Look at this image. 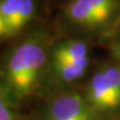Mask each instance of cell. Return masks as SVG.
Segmentation results:
<instances>
[{"label": "cell", "mask_w": 120, "mask_h": 120, "mask_svg": "<svg viewBox=\"0 0 120 120\" xmlns=\"http://www.w3.org/2000/svg\"><path fill=\"white\" fill-rule=\"evenodd\" d=\"M46 34L32 32L13 46L0 64V88L18 103L34 92L49 61Z\"/></svg>", "instance_id": "1"}, {"label": "cell", "mask_w": 120, "mask_h": 120, "mask_svg": "<svg viewBox=\"0 0 120 120\" xmlns=\"http://www.w3.org/2000/svg\"><path fill=\"white\" fill-rule=\"evenodd\" d=\"M119 10V0H70L64 16L71 25L87 30L107 26Z\"/></svg>", "instance_id": "2"}, {"label": "cell", "mask_w": 120, "mask_h": 120, "mask_svg": "<svg viewBox=\"0 0 120 120\" xmlns=\"http://www.w3.org/2000/svg\"><path fill=\"white\" fill-rule=\"evenodd\" d=\"M47 120H94V110L79 94H62L51 100L46 110Z\"/></svg>", "instance_id": "3"}, {"label": "cell", "mask_w": 120, "mask_h": 120, "mask_svg": "<svg viewBox=\"0 0 120 120\" xmlns=\"http://www.w3.org/2000/svg\"><path fill=\"white\" fill-rule=\"evenodd\" d=\"M36 12L34 0H0L4 38H12L25 30Z\"/></svg>", "instance_id": "4"}, {"label": "cell", "mask_w": 120, "mask_h": 120, "mask_svg": "<svg viewBox=\"0 0 120 120\" xmlns=\"http://www.w3.org/2000/svg\"><path fill=\"white\" fill-rule=\"evenodd\" d=\"M86 100L94 111H110L120 107L102 70L97 71L91 78Z\"/></svg>", "instance_id": "5"}, {"label": "cell", "mask_w": 120, "mask_h": 120, "mask_svg": "<svg viewBox=\"0 0 120 120\" xmlns=\"http://www.w3.org/2000/svg\"><path fill=\"white\" fill-rule=\"evenodd\" d=\"M89 49L85 41L78 39H69L58 42L50 50L51 60H64L71 62H90Z\"/></svg>", "instance_id": "6"}, {"label": "cell", "mask_w": 120, "mask_h": 120, "mask_svg": "<svg viewBox=\"0 0 120 120\" xmlns=\"http://www.w3.org/2000/svg\"><path fill=\"white\" fill-rule=\"evenodd\" d=\"M48 62L51 75L60 83H73L80 80L89 67V62H71L51 59H49Z\"/></svg>", "instance_id": "7"}, {"label": "cell", "mask_w": 120, "mask_h": 120, "mask_svg": "<svg viewBox=\"0 0 120 120\" xmlns=\"http://www.w3.org/2000/svg\"><path fill=\"white\" fill-rule=\"evenodd\" d=\"M16 106L17 103L0 88V120H18Z\"/></svg>", "instance_id": "8"}, {"label": "cell", "mask_w": 120, "mask_h": 120, "mask_svg": "<svg viewBox=\"0 0 120 120\" xmlns=\"http://www.w3.org/2000/svg\"><path fill=\"white\" fill-rule=\"evenodd\" d=\"M108 83L120 105V68L117 66H107L102 69Z\"/></svg>", "instance_id": "9"}, {"label": "cell", "mask_w": 120, "mask_h": 120, "mask_svg": "<svg viewBox=\"0 0 120 120\" xmlns=\"http://www.w3.org/2000/svg\"><path fill=\"white\" fill-rule=\"evenodd\" d=\"M115 53H116L117 58L120 61V28L118 31V36H117V40L115 42Z\"/></svg>", "instance_id": "10"}, {"label": "cell", "mask_w": 120, "mask_h": 120, "mask_svg": "<svg viewBox=\"0 0 120 120\" xmlns=\"http://www.w3.org/2000/svg\"><path fill=\"white\" fill-rule=\"evenodd\" d=\"M0 38H4V21H2L1 13H0Z\"/></svg>", "instance_id": "11"}, {"label": "cell", "mask_w": 120, "mask_h": 120, "mask_svg": "<svg viewBox=\"0 0 120 120\" xmlns=\"http://www.w3.org/2000/svg\"><path fill=\"white\" fill-rule=\"evenodd\" d=\"M119 120H120V119H119Z\"/></svg>", "instance_id": "12"}]
</instances>
